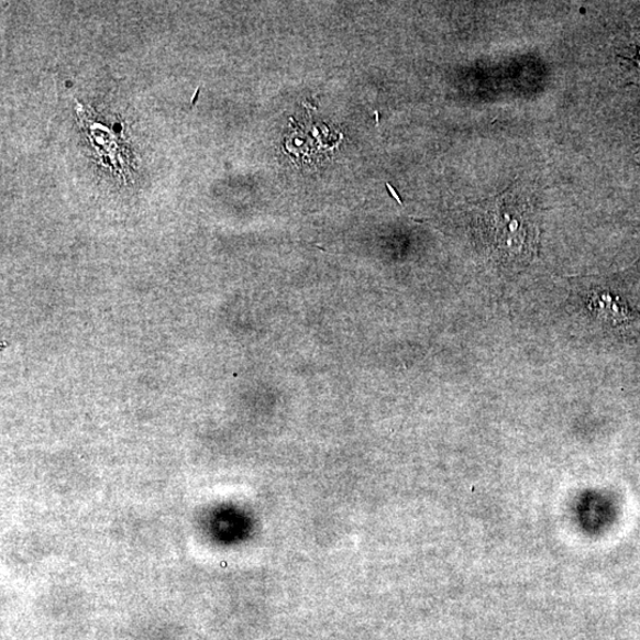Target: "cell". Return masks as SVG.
I'll list each match as a JSON object with an SVG mask.
<instances>
[{
    "label": "cell",
    "mask_w": 640,
    "mask_h": 640,
    "mask_svg": "<svg viewBox=\"0 0 640 640\" xmlns=\"http://www.w3.org/2000/svg\"><path fill=\"white\" fill-rule=\"evenodd\" d=\"M596 312L606 323L620 325L628 323L632 318L630 309L618 298L608 294H603L593 301Z\"/></svg>",
    "instance_id": "obj_2"
},
{
    "label": "cell",
    "mask_w": 640,
    "mask_h": 640,
    "mask_svg": "<svg viewBox=\"0 0 640 640\" xmlns=\"http://www.w3.org/2000/svg\"><path fill=\"white\" fill-rule=\"evenodd\" d=\"M481 225L487 247L503 263H528L539 252V216L520 187H510L486 201Z\"/></svg>",
    "instance_id": "obj_1"
}]
</instances>
